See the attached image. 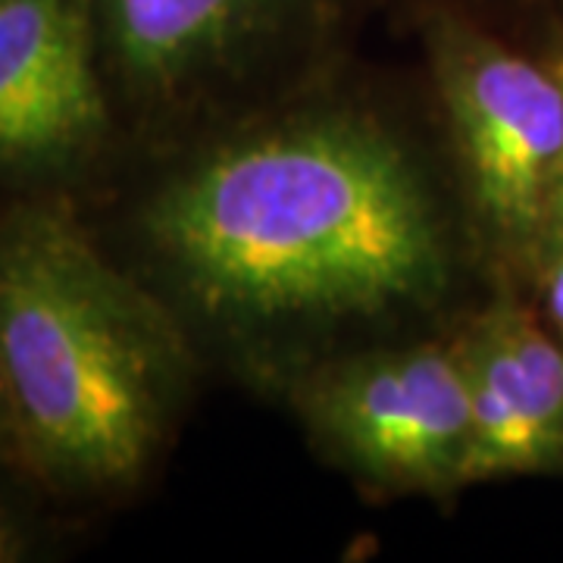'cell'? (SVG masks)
Masks as SVG:
<instances>
[{
    "label": "cell",
    "mask_w": 563,
    "mask_h": 563,
    "mask_svg": "<svg viewBox=\"0 0 563 563\" xmlns=\"http://www.w3.org/2000/svg\"><path fill=\"white\" fill-rule=\"evenodd\" d=\"M13 454H20V432H16V413H13L3 354H0V457H13Z\"/></svg>",
    "instance_id": "cell-8"
},
{
    "label": "cell",
    "mask_w": 563,
    "mask_h": 563,
    "mask_svg": "<svg viewBox=\"0 0 563 563\" xmlns=\"http://www.w3.org/2000/svg\"><path fill=\"white\" fill-rule=\"evenodd\" d=\"M120 66L144 85L179 79L279 7V0H88Z\"/></svg>",
    "instance_id": "cell-7"
},
{
    "label": "cell",
    "mask_w": 563,
    "mask_h": 563,
    "mask_svg": "<svg viewBox=\"0 0 563 563\" xmlns=\"http://www.w3.org/2000/svg\"><path fill=\"white\" fill-rule=\"evenodd\" d=\"M544 301H548V313L554 325L563 332V254L558 257V263L551 266L548 273V291H544Z\"/></svg>",
    "instance_id": "cell-9"
},
{
    "label": "cell",
    "mask_w": 563,
    "mask_h": 563,
    "mask_svg": "<svg viewBox=\"0 0 563 563\" xmlns=\"http://www.w3.org/2000/svg\"><path fill=\"white\" fill-rule=\"evenodd\" d=\"M544 225H551L554 239L563 244V163L558 179H554V188H551V201H548V220Z\"/></svg>",
    "instance_id": "cell-11"
},
{
    "label": "cell",
    "mask_w": 563,
    "mask_h": 563,
    "mask_svg": "<svg viewBox=\"0 0 563 563\" xmlns=\"http://www.w3.org/2000/svg\"><path fill=\"white\" fill-rule=\"evenodd\" d=\"M317 413L325 432L383 479H461L473 432L466 361L420 347L347 366L322 383Z\"/></svg>",
    "instance_id": "cell-4"
},
{
    "label": "cell",
    "mask_w": 563,
    "mask_h": 563,
    "mask_svg": "<svg viewBox=\"0 0 563 563\" xmlns=\"http://www.w3.org/2000/svg\"><path fill=\"white\" fill-rule=\"evenodd\" d=\"M22 554H25V542H22L20 526L7 514H0V563L20 561Z\"/></svg>",
    "instance_id": "cell-10"
},
{
    "label": "cell",
    "mask_w": 563,
    "mask_h": 563,
    "mask_svg": "<svg viewBox=\"0 0 563 563\" xmlns=\"http://www.w3.org/2000/svg\"><path fill=\"white\" fill-rule=\"evenodd\" d=\"M88 0H0V173L76 161L107 125Z\"/></svg>",
    "instance_id": "cell-5"
},
{
    "label": "cell",
    "mask_w": 563,
    "mask_h": 563,
    "mask_svg": "<svg viewBox=\"0 0 563 563\" xmlns=\"http://www.w3.org/2000/svg\"><path fill=\"white\" fill-rule=\"evenodd\" d=\"M442 73L479 210L507 235L536 232L563 163V81L461 35L448 41Z\"/></svg>",
    "instance_id": "cell-3"
},
{
    "label": "cell",
    "mask_w": 563,
    "mask_h": 563,
    "mask_svg": "<svg viewBox=\"0 0 563 563\" xmlns=\"http://www.w3.org/2000/svg\"><path fill=\"white\" fill-rule=\"evenodd\" d=\"M176 339L57 207L0 220V354L20 454L66 485L135 479L161 442Z\"/></svg>",
    "instance_id": "cell-2"
},
{
    "label": "cell",
    "mask_w": 563,
    "mask_h": 563,
    "mask_svg": "<svg viewBox=\"0 0 563 563\" xmlns=\"http://www.w3.org/2000/svg\"><path fill=\"white\" fill-rule=\"evenodd\" d=\"M473 432L461 479L526 473L563 461V351L539 325L501 310L463 357Z\"/></svg>",
    "instance_id": "cell-6"
},
{
    "label": "cell",
    "mask_w": 563,
    "mask_h": 563,
    "mask_svg": "<svg viewBox=\"0 0 563 563\" xmlns=\"http://www.w3.org/2000/svg\"><path fill=\"white\" fill-rule=\"evenodd\" d=\"M147 232L201 298L242 313H369L442 276L413 173L351 125L225 151L163 191Z\"/></svg>",
    "instance_id": "cell-1"
}]
</instances>
